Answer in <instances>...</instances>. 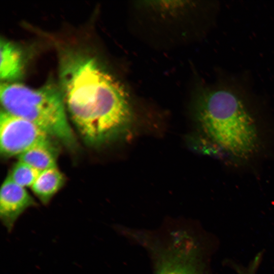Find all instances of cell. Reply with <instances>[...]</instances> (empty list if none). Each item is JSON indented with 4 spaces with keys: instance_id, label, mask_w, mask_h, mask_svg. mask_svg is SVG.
I'll return each mask as SVG.
<instances>
[{
    "instance_id": "1",
    "label": "cell",
    "mask_w": 274,
    "mask_h": 274,
    "mask_svg": "<svg viewBox=\"0 0 274 274\" xmlns=\"http://www.w3.org/2000/svg\"><path fill=\"white\" fill-rule=\"evenodd\" d=\"M60 79L65 106L87 144L99 146L127 132L132 114L126 92L93 57L66 52Z\"/></svg>"
},
{
    "instance_id": "2",
    "label": "cell",
    "mask_w": 274,
    "mask_h": 274,
    "mask_svg": "<svg viewBox=\"0 0 274 274\" xmlns=\"http://www.w3.org/2000/svg\"><path fill=\"white\" fill-rule=\"evenodd\" d=\"M246 93L223 82L203 89L197 99L196 117L208 139L232 162H246L262 147L257 115Z\"/></svg>"
},
{
    "instance_id": "3",
    "label": "cell",
    "mask_w": 274,
    "mask_h": 274,
    "mask_svg": "<svg viewBox=\"0 0 274 274\" xmlns=\"http://www.w3.org/2000/svg\"><path fill=\"white\" fill-rule=\"evenodd\" d=\"M0 94L2 110L35 124L68 148L76 147L61 91L56 86L49 83L33 88L2 82Z\"/></svg>"
},
{
    "instance_id": "4",
    "label": "cell",
    "mask_w": 274,
    "mask_h": 274,
    "mask_svg": "<svg viewBox=\"0 0 274 274\" xmlns=\"http://www.w3.org/2000/svg\"><path fill=\"white\" fill-rule=\"evenodd\" d=\"M141 241L151 253L156 274H204L199 248L185 232H175L164 243L146 237Z\"/></svg>"
},
{
    "instance_id": "5",
    "label": "cell",
    "mask_w": 274,
    "mask_h": 274,
    "mask_svg": "<svg viewBox=\"0 0 274 274\" xmlns=\"http://www.w3.org/2000/svg\"><path fill=\"white\" fill-rule=\"evenodd\" d=\"M55 141L35 124L1 109L0 151L3 157H18L36 145Z\"/></svg>"
},
{
    "instance_id": "6",
    "label": "cell",
    "mask_w": 274,
    "mask_h": 274,
    "mask_svg": "<svg viewBox=\"0 0 274 274\" xmlns=\"http://www.w3.org/2000/svg\"><path fill=\"white\" fill-rule=\"evenodd\" d=\"M37 203L25 188L13 182L7 176L0 192V218L3 225L11 232L20 216Z\"/></svg>"
},
{
    "instance_id": "7",
    "label": "cell",
    "mask_w": 274,
    "mask_h": 274,
    "mask_svg": "<svg viewBox=\"0 0 274 274\" xmlns=\"http://www.w3.org/2000/svg\"><path fill=\"white\" fill-rule=\"evenodd\" d=\"M0 77L2 82H12L23 75L24 61L22 53L16 45L1 38Z\"/></svg>"
},
{
    "instance_id": "8",
    "label": "cell",
    "mask_w": 274,
    "mask_h": 274,
    "mask_svg": "<svg viewBox=\"0 0 274 274\" xmlns=\"http://www.w3.org/2000/svg\"><path fill=\"white\" fill-rule=\"evenodd\" d=\"M64 175L57 167L42 171L31 187L34 194L44 204H47L65 183Z\"/></svg>"
},
{
    "instance_id": "9",
    "label": "cell",
    "mask_w": 274,
    "mask_h": 274,
    "mask_svg": "<svg viewBox=\"0 0 274 274\" xmlns=\"http://www.w3.org/2000/svg\"><path fill=\"white\" fill-rule=\"evenodd\" d=\"M57 151L55 141L43 143L30 148L18 158V160L42 172L57 167Z\"/></svg>"
},
{
    "instance_id": "10",
    "label": "cell",
    "mask_w": 274,
    "mask_h": 274,
    "mask_svg": "<svg viewBox=\"0 0 274 274\" xmlns=\"http://www.w3.org/2000/svg\"><path fill=\"white\" fill-rule=\"evenodd\" d=\"M41 172L28 164L18 160L8 176L18 185L24 188L31 187Z\"/></svg>"
},
{
    "instance_id": "11",
    "label": "cell",
    "mask_w": 274,
    "mask_h": 274,
    "mask_svg": "<svg viewBox=\"0 0 274 274\" xmlns=\"http://www.w3.org/2000/svg\"><path fill=\"white\" fill-rule=\"evenodd\" d=\"M260 255H258L249 265L248 267L244 270L239 269L238 274H256L258 266L260 261Z\"/></svg>"
}]
</instances>
